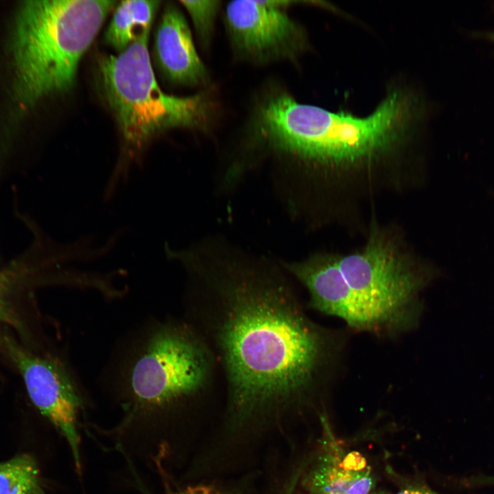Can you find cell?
Here are the masks:
<instances>
[{
	"label": "cell",
	"mask_w": 494,
	"mask_h": 494,
	"mask_svg": "<svg viewBox=\"0 0 494 494\" xmlns=\"http://www.w3.org/2000/svg\"><path fill=\"white\" fill-rule=\"evenodd\" d=\"M182 318L207 344L237 429L279 423L311 404L330 362V337L270 268L222 262L187 269Z\"/></svg>",
	"instance_id": "obj_1"
},
{
	"label": "cell",
	"mask_w": 494,
	"mask_h": 494,
	"mask_svg": "<svg viewBox=\"0 0 494 494\" xmlns=\"http://www.w3.org/2000/svg\"><path fill=\"white\" fill-rule=\"evenodd\" d=\"M99 381L121 408L126 429H159L224 395L214 355L182 317L149 318L128 329L115 341Z\"/></svg>",
	"instance_id": "obj_2"
},
{
	"label": "cell",
	"mask_w": 494,
	"mask_h": 494,
	"mask_svg": "<svg viewBox=\"0 0 494 494\" xmlns=\"http://www.w3.org/2000/svg\"><path fill=\"white\" fill-rule=\"evenodd\" d=\"M412 97L394 91L365 117L301 104L285 92L270 93L256 106L251 130L279 152L322 163H351L390 148L412 125Z\"/></svg>",
	"instance_id": "obj_3"
},
{
	"label": "cell",
	"mask_w": 494,
	"mask_h": 494,
	"mask_svg": "<svg viewBox=\"0 0 494 494\" xmlns=\"http://www.w3.org/2000/svg\"><path fill=\"white\" fill-rule=\"evenodd\" d=\"M116 1L25 2L12 38L15 93L24 106L70 89L80 62Z\"/></svg>",
	"instance_id": "obj_4"
},
{
	"label": "cell",
	"mask_w": 494,
	"mask_h": 494,
	"mask_svg": "<svg viewBox=\"0 0 494 494\" xmlns=\"http://www.w3.org/2000/svg\"><path fill=\"white\" fill-rule=\"evenodd\" d=\"M150 32L117 55L99 60L104 94L126 151L107 183L106 190L111 193L126 179L138 153L154 137L176 128H204L211 117V106L205 93L180 97L161 89L148 51Z\"/></svg>",
	"instance_id": "obj_5"
},
{
	"label": "cell",
	"mask_w": 494,
	"mask_h": 494,
	"mask_svg": "<svg viewBox=\"0 0 494 494\" xmlns=\"http://www.w3.org/2000/svg\"><path fill=\"white\" fill-rule=\"evenodd\" d=\"M368 331L396 333L415 322L424 279L389 243L373 237L362 251L337 258Z\"/></svg>",
	"instance_id": "obj_6"
},
{
	"label": "cell",
	"mask_w": 494,
	"mask_h": 494,
	"mask_svg": "<svg viewBox=\"0 0 494 494\" xmlns=\"http://www.w3.org/2000/svg\"><path fill=\"white\" fill-rule=\"evenodd\" d=\"M5 342L23 377L31 401L63 435L80 470L78 427L88 392L72 363L62 355L32 353L9 339Z\"/></svg>",
	"instance_id": "obj_7"
},
{
	"label": "cell",
	"mask_w": 494,
	"mask_h": 494,
	"mask_svg": "<svg viewBox=\"0 0 494 494\" xmlns=\"http://www.w3.org/2000/svg\"><path fill=\"white\" fill-rule=\"evenodd\" d=\"M289 1H233L224 21L231 45L242 59L266 63L292 59L306 45L301 28L287 12Z\"/></svg>",
	"instance_id": "obj_8"
},
{
	"label": "cell",
	"mask_w": 494,
	"mask_h": 494,
	"mask_svg": "<svg viewBox=\"0 0 494 494\" xmlns=\"http://www.w3.org/2000/svg\"><path fill=\"white\" fill-rule=\"evenodd\" d=\"M285 268L308 291L309 307L338 317L354 329L368 331L365 315L339 268L337 258L318 256L285 263Z\"/></svg>",
	"instance_id": "obj_9"
},
{
	"label": "cell",
	"mask_w": 494,
	"mask_h": 494,
	"mask_svg": "<svg viewBox=\"0 0 494 494\" xmlns=\"http://www.w3.org/2000/svg\"><path fill=\"white\" fill-rule=\"evenodd\" d=\"M153 49L157 68L171 83L196 86L207 82L208 72L196 51L189 26L183 12L172 3L161 14Z\"/></svg>",
	"instance_id": "obj_10"
},
{
	"label": "cell",
	"mask_w": 494,
	"mask_h": 494,
	"mask_svg": "<svg viewBox=\"0 0 494 494\" xmlns=\"http://www.w3.org/2000/svg\"><path fill=\"white\" fill-rule=\"evenodd\" d=\"M314 494H370L373 486L364 457L352 451L344 456L323 455L305 478Z\"/></svg>",
	"instance_id": "obj_11"
},
{
	"label": "cell",
	"mask_w": 494,
	"mask_h": 494,
	"mask_svg": "<svg viewBox=\"0 0 494 494\" xmlns=\"http://www.w3.org/2000/svg\"><path fill=\"white\" fill-rule=\"evenodd\" d=\"M160 3L158 1H121L116 6L105 32L106 44L119 54L142 34L150 32Z\"/></svg>",
	"instance_id": "obj_12"
},
{
	"label": "cell",
	"mask_w": 494,
	"mask_h": 494,
	"mask_svg": "<svg viewBox=\"0 0 494 494\" xmlns=\"http://www.w3.org/2000/svg\"><path fill=\"white\" fill-rule=\"evenodd\" d=\"M0 494H45L33 456L23 454L0 462Z\"/></svg>",
	"instance_id": "obj_13"
},
{
	"label": "cell",
	"mask_w": 494,
	"mask_h": 494,
	"mask_svg": "<svg viewBox=\"0 0 494 494\" xmlns=\"http://www.w3.org/2000/svg\"><path fill=\"white\" fill-rule=\"evenodd\" d=\"M189 13L200 41L207 46L211 38L220 1H180Z\"/></svg>",
	"instance_id": "obj_14"
},
{
	"label": "cell",
	"mask_w": 494,
	"mask_h": 494,
	"mask_svg": "<svg viewBox=\"0 0 494 494\" xmlns=\"http://www.w3.org/2000/svg\"><path fill=\"white\" fill-rule=\"evenodd\" d=\"M23 274V268L19 263L0 270V322L11 318L10 296Z\"/></svg>",
	"instance_id": "obj_15"
},
{
	"label": "cell",
	"mask_w": 494,
	"mask_h": 494,
	"mask_svg": "<svg viewBox=\"0 0 494 494\" xmlns=\"http://www.w3.org/2000/svg\"><path fill=\"white\" fill-rule=\"evenodd\" d=\"M397 494H436L431 491L424 489H410L403 490Z\"/></svg>",
	"instance_id": "obj_16"
},
{
	"label": "cell",
	"mask_w": 494,
	"mask_h": 494,
	"mask_svg": "<svg viewBox=\"0 0 494 494\" xmlns=\"http://www.w3.org/2000/svg\"><path fill=\"white\" fill-rule=\"evenodd\" d=\"M296 479H297V476L294 477L293 478H292V480L290 479V480L289 483L287 484V485L286 486L284 493L283 494H293V491H294V486L296 484Z\"/></svg>",
	"instance_id": "obj_17"
},
{
	"label": "cell",
	"mask_w": 494,
	"mask_h": 494,
	"mask_svg": "<svg viewBox=\"0 0 494 494\" xmlns=\"http://www.w3.org/2000/svg\"><path fill=\"white\" fill-rule=\"evenodd\" d=\"M183 494H214L212 492H210L207 490L204 489H195L191 491L185 492Z\"/></svg>",
	"instance_id": "obj_18"
},
{
	"label": "cell",
	"mask_w": 494,
	"mask_h": 494,
	"mask_svg": "<svg viewBox=\"0 0 494 494\" xmlns=\"http://www.w3.org/2000/svg\"><path fill=\"white\" fill-rule=\"evenodd\" d=\"M488 38H490L491 39L494 40V34H489L487 35Z\"/></svg>",
	"instance_id": "obj_19"
},
{
	"label": "cell",
	"mask_w": 494,
	"mask_h": 494,
	"mask_svg": "<svg viewBox=\"0 0 494 494\" xmlns=\"http://www.w3.org/2000/svg\"><path fill=\"white\" fill-rule=\"evenodd\" d=\"M370 494H384V493H370Z\"/></svg>",
	"instance_id": "obj_20"
},
{
	"label": "cell",
	"mask_w": 494,
	"mask_h": 494,
	"mask_svg": "<svg viewBox=\"0 0 494 494\" xmlns=\"http://www.w3.org/2000/svg\"><path fill=\"white\" fill-rule=\"evenodd\" d=\"M309 494H314V493H309Z\"/></svg>",
	"instance_id": "obj_21"
}]
</instances>
